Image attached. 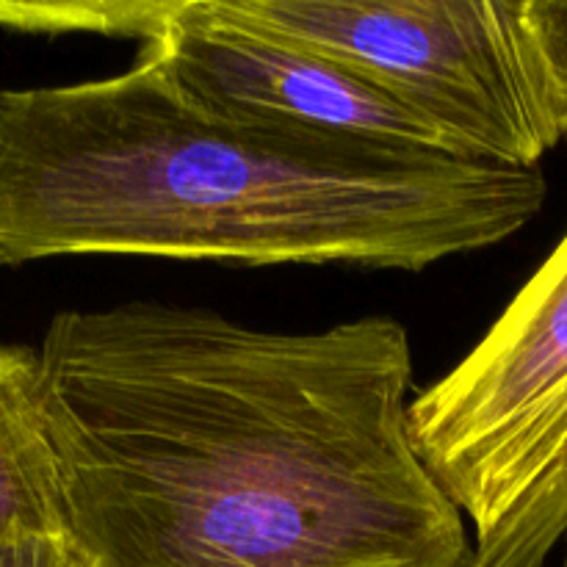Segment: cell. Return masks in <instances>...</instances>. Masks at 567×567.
Masks as SVG:
<instances>
[{
    "label": "cell",
    "instance_id": "obj_10",
    "mask_svg": "<svg viewBox=\"0 0 567 567\" xmlns=\"http://www.w3.org/2000/svg\"><path fill=\"white\" fill-rule=\"evenodd\" d=\"M559 548H563V559H559V565H557V567H567V537H565L563 546H559Z\"/></svg>",
    "mask_w": 567,
    "mask_h": 567
},
{
    "label": "cell",
    "instance_id": "obj_9",
    "mask_svg": "<svg viewBox=\"0 0 567 567\" xmlns=\"http://www.w3.org/2000/svg\"><path fill=\"white\" fill-rule=\"evenodd\" d=\"M0 567H94L70 532L22 535L0 543Z\"/></svg>",
    "mask_w": 567,
    "mask_h": 567
},
{
    "label": "cell",
    "instance_id": "obj_3",
    "mask_svg": "<svg viewBox=\"0 0 567 567\" xmlns=\"http://www.w3.org/2000/svg\"><path fill=\"white\" fill-rule=\"evenodd\" d=\"M210 14L321 55L452 131L474 158L532 169L559 136L520 0H205Z\"/></svg>",
    "mask_w": 567,
    "mask_h": 567
},
{
    "label": "cell",
    "instance_id": "obj_6",
    "mask_svg": "<svg viewBox=\"0 0 567 567\" xmlns=\"http://www.w3.org/2000/svg\"><path fill=\"white\" fill-rule=\"evenodd\" d=\"M70 532L39 349L0 343V543Z\"/></svg>",
    "mask_w": 567,
    "mask_h": 567
},
{
    "label": "cell",
    "instance_id": "obj_4",
    "mask_svg": "<svg viewBox=\"0 0 567 567\" xmlns=\"http://www.w3.org/2000/svg\"><path fill=\"white\" fill-rule=\"evenodd\" d=\"M421 460L485 543L567 452V233L482 341L419 391Z\"/></svg>",
    "mask_w": 567,
    "mask_h": 567
},
{
    "label": "cell",
    "instance_id": "obj_2",
    "mask_svg": "<svg viewBox=\"0 0 567 567\" xmlns=\"http://www.w3.org/2000/svg\"><path fill=\"white\" fill-rule=\"evenodd\" d=\"M540 166L238 120L150 50L125 72L0 89V266L144 255L424 271L518 236Z\"/></svg>",
    "mask_w": 567,
    "mask_h": 567
},
{
    "label": "cell",
    "instance_id": "obj_5",
    "mask_svg": "<svg viewBox=\"0 0 567 567\" xmlns=\"http://www.w3.org/2000/svg\"><path fill=\"white\" fill-rule=\"evenodd\" d=\"M131 39L169 70L183 92L238 120L474 158L452 131L385 89L321 55L221 20L205 0H133Z\"/></svg>",
    "mask_w": 567,
    "mask_h": 567
},
{
    "label": "cell",
    "instance_id": "obj_1",
    "mask_svg": "<svg viewBox=\"0 0 567 567\" xmlns=\"http://www.w3.org/2000/svg\"><path fill=\"white\" fill-rule=\"evenodd\" d=\"M70 535L94 567H471L410 432L393 316L264 330L172 302L53 316L39 347Z\"/></svg>",
    "mask_w": 567,
    "mask_h": 567
},
{
    "label": "cell",
    "instance_id": "obj_8",
    "mask_svg": "<svg viewBox=\"0 0 567 567\" xmlns=\"http://www.w3.org/2000/svg\"><path fill=\"white\" fill-rule=\"evenodd\" d=\"M520 17L540 61L559 136L567 138V0H520Z\"/></svg>",
    "mask_w": 567,
    "mask_h": 567
},
{
    "label": "cell",
    "instance_id": "obj_7",
    "mask_svg": "<svg viewBox=\"0 0 567 567\" xmlns=\"http://www.w3.org/2000/svg\"><path fill=\"white\" fill-rule=\"evenodd\" d=\"M567 537V452L526 502L474 551L471 567H548Z\"/></svg>",
    "mask_w": 567,
    "mask_h": 567
}]
</instances>
